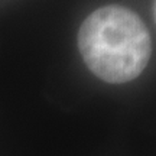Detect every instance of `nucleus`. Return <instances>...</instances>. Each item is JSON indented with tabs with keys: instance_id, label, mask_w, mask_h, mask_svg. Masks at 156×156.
I'll list each match as a JSON object with an SVG mask.
<instances>
[{
	"instance_id": "nucleus-1",
	"label": "nucleus",
	"mask_w": 156,
	"mask_h": 156,
	"mask_svg": "<svg viewBox=\"0 0 156 156\" xmlns=\"http://www.w3.org/2000/svg\"><path fill=\"white\" fill-rule=\"evenodd\" d=\"M78 46L90 69L114 84L139 77L152 52L145 23L122 6H106L91 13L80 28Z\"/></svg>"
}]
</instances>
